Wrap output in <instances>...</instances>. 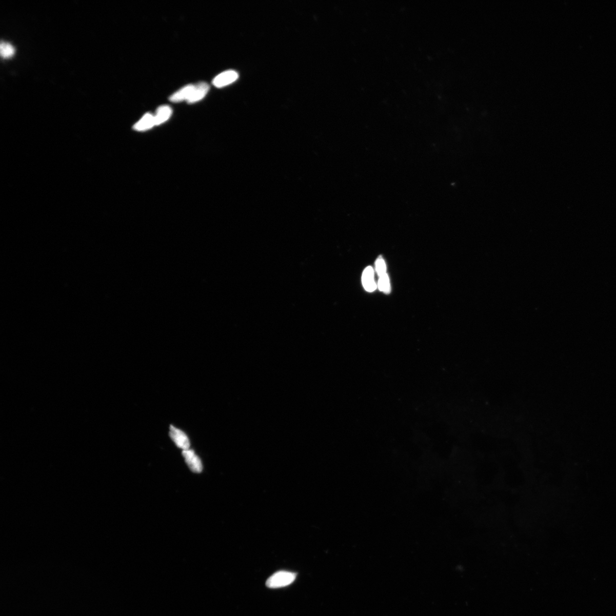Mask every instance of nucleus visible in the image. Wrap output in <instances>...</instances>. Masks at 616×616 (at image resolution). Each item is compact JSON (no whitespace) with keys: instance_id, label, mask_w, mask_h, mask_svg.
Here are the masks:
<instances>
[{"instance_id":"obj_3","label":"nucleus","mask_w":616,"mask_h":616,"mask_svg":"<svg viewBox=\"0 0 616 616\" xmlns=\"http://www.w3.org/2000/svg\"><path fill=\"white\" fill-rule=\"evenodd\" d=\"M182 455L184 457L188 467L193 472L200 473L203 470V465L200 459L194 451L190 449L183 450Z\"/></svg>"},{"instance_id":"obj_2","label":"nucleus","mask_w":616,"mask_h":616,"mask_svg":"<svg viewBox=\"0 0 616 616\" xmlns=\"http://www.w3.org/2000/svg\"><path fill=\"white\" fill-rule=\"evenodd\" d=\"M169 435L171 440L175 443L177 447L180 448L183 450L190 449V441L184 431L171 425L170 427Z\"/></svg>"},{"instance_id":"obj_9","label":"nucleus","mask_w":616,"mask_h":616,"mask_svg":"<svg viewBox=\"0 0 616 616\" xmlns=\"http://www.w3.org/2000/svg\"><path fill=\"white\" fill-rule=\"evenodd\" d=\"M172 113V109L167 105H163L157 109L154 115L155 125H160L164 123L170 118Z\"/></svg>"},{"instance_id":"obj_4","label":"nucleus","mask_w":616,"mask_h":616,"mask_svg":"<svg viewBox=\"0 0 616 616\" xmlns=\"http://www.w3.org/2000/svg\"><path fill=\"white\" fill-rule=\"evenodd\" d=\"M239 77L238 73L234 70H228L218 74L213 79L212 84L215 87L221 88L225 87L235 82Z\"/></svg>"},{"instance_id":"obj_10","label":"nucleus","mask_w":616,"mask_h":616,"mask_svg":"<svg viewBox=\"0 0 616 616\" xmlns=\"http://www.w3.org/2000/svg\"><path fill=\"white\" fill-rule=\"evenodd\" d=\"M0 53L4 58H11L15 53V49L11 44L2 42L1 46H0Z\"/></svg>"},{"instance_id":"obj_1","label":"nucleus","mask_w":616,"mask_h":616,"mask_svg":"<svg viewBox=\"0 0 616 616\" xmlns=\"http://www.w3.org/2000/svg\"><path fill=\"white\" fill-rule=\"evenodd\" d=\"M296 578V574L291 572L279 571L274 573L266 582L270 588H278L288 586Z\"/></svg>"},{"instance_id":"obj_8","label":"nucleus","mask_w":616,"mask_h":616,"mask_svg":"<svg viewBox=\"0 0 616 616\" xmlns=\"http://www.w3.org/2000/svg\"><path fill=\"white\" fill-rule=\"evenodd\" d=\"M154 126H156L154 115L147 113L135 124L134 129L136 131H144L151 129Z\"/></svg>"},{"instance_id":"obj_11","label":"nucleus","mask_w":616,"mask_h":616,"mask_svg":"<svg viewBox=\"0 0 616 616\" xmlns=\"http://www.w3.org/2000/svg\"><path fill=\"white\" fill-rule=\"evenodd\" d=\"M378 287L381 292L389 293L390 291V284L388 274L380 277Z\"/></svg>"},{"instance_id":"obj_12","label":"nucleus","mask_w":616,"mask_h":616,"mask_svg":"<svg viewBox=\"0 0 616 616\" xmlns=\"http://www.w3.org/2000/svg\"><path fill=\"white\" fill-rule=\"evenodd\" d=\"M376 272L377 273L379 277L384 275L386 273V266L384 260L383 258L380 257L376 260L375 263Z\"/></svg>"},{"instance_id":"obj_6","label":"nucleus","mask_w":616,"mask_h":616,"mask_svg":"<svg viewBox=\"0 0 616 616\" xmlns=\"http://www.w3.org/2000/svg\"><path fill=\"white\" fill-rule=\"evenodd\" d=\"M362 282L366 291L372 292L377 288L374 281V269L371 267L366 268L363 274Z\"/></svg>"},{"instance_id":"obj_7","label":"nucleus","mask_w":616,"mask_h":616,"mask_svg":"<svg viewBox=\"0 0 616 616\" xmlns=\"http://www.w3.org/2000/svg\"><path fill=\"white\" fill-rule=\"evenodd\" d=\"M195 85H188L171 95L170 100L172 103H178L186 101L187 102L192 94Z\"/></svg>"},{"instance_id":"obj_5","label":"nucleus","mask_w":616,"mask_h":616,"mask_svg":"<svg viewBox=\"0 0 616 616\" xmlns=\"http://www.w3.org/2000/svg\"><path fill=\"white\" fill-rule=\"evenodd\" d=\"M209 89L210 86L206 83H200L195 85L192 94L187 103L188 104H192L201 101L205 97Z\"/></svg>"}]
</instances>
